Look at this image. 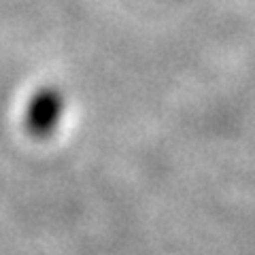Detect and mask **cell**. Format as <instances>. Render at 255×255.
<instances>
[{
  "mask_svg": "<svg viewBox=\"0 0 255 255\" xmlns=\"http://www.w3.org/2000/svg\"><path fill=\"white\" fill-rule=\"evenodd\" d=\"M64 111V98L55 87H43L28 102L26 109V130L38 140L49 138L58 130Z\"/></svg>",
  "mask_w": 255,
  "mask_h": 255,
  "instance_id": "cell-1",
  "label": "cell"
}]
</instances>
